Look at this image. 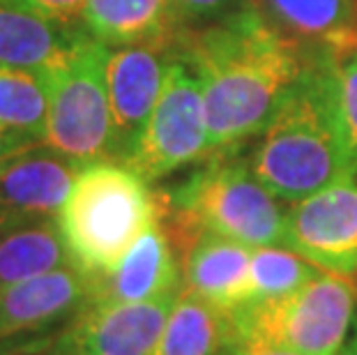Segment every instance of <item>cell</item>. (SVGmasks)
Returning a JSON list of instances; mask_svg holds the SVG:
<instances>
[{
	"label": "cell",
	"mask_w": 357,
	"mask_h": 355,
	"mask_svg": "<svg viewBox=\"0 0 357 355\" xmlns=\"http://www.w3.org/2000/svg\"><path fill=\"white\" fill-rule=\"evenodd\" d=\"M187 65L201 81L210 150L263 132L305 72L295 49L252 5L196 35Z\"/></svg>",
	"instance_id": "1"
},
{
	"label": "cell",
	"mask_w": 357,
	"mask_h": 355,
	"mask_svg": "<svg viewBox=\"0 0 357 355\" xmlns=\"http://www.w3.org/2000/svg\"><path fill=\"white\" fill-rule=\"evenodd\" d=\"M252 171L281 201L298 203L355 178L325 67L305 70L263 130Z\"/></svg>",
	"instance_id": "2"
},
{
	"label": "cell",
	"mask_w": 357,
	"mask_h": 355,
	"mask_svg": "<svg viewBox=\"0 0 357 355\" xmlns=\"http://www.w3.org/2000/svg\"><path fill=\"white\" fill-rule=\"evenodd\" d=\"M56 222L74 266L102 277L159 222V201L127 164L97 160L79 169Z\"/></svg>",
	"instance_id": "3"
},
{
	"label": "cell",
	"mask_w": 357,
	"mask_h": 355,
	"mask_svg": "<svg viewBox=\"0 0 357 355\" xmlns=\"http://www.w3.org/2000/svg\"><path fill=\"white\" fill-rule=\"evenodd\" d=\"M109 56L111 49L83 30L72 49L42 72L49 93L44 146L81 164L111 160Z\"/></svg>",
	"instance_id": "4"
},
{
	"label": "cell",
	"mask_w": 357,
	"mask_h": 355,
	"mask_svg": "<svg viewBox=\"0 0 357 355\" xmlns=\"http://www.w3.org/2000/svg\"><path fill=\"white\" fill-rule=\"evenodd\" d=\"M176 213L203 231L247 247H286L288 210L256 173L240 164H212L171 196Z\"/></svg>",
	"instance_id": "5"
},
{
	"label": "cell",
	"mask_w": 357,
	"mask_h": 355,
	"mask_svg": "<svg viewBox=\"0 0 357 355\" xmlns=\"http://www.w3.org/2000/svg\"><path fill=\"white\" fill-rule=\"evenodd\" d=\"M355 286L348 277L323 273L295 293L247 302L231 312L240 335H254L302 355H337L355 316Z\"/></svg>",
	"instance_id": "6"
},
{
	"label": "cell",
	"mask_w": 357,
	"mask_h": 355,
	"mask_svg": "<svg viewBox=\"0 0 357 355\" xmlns=\"http://www.w3.org/2000/svg\"><path fill=\"white\" fill-rule=\"evenodd\" d=\"M210 153L201 81L182 60L166 65V77L146 132L127 166L153 183Z\"/></svg>",
	"instance_id": "7"
},
{
	"label": "cell",
	"mask_w": 357,
	"mask_h": 355,
	"mask_svg": "<svg viewBox=\"0 0 357 355\" xmlns=\"http://www.w3.org/2000/svg\"><path fill=\"white\" fill-rule=\"evenodd\" d=\"M286 247L325 273L357 275V183L353 178L293 203Z\"/></svg>",
	"instance_id": "8"
},
{
	"label": "cell",
	"mask_w": 357,
	"mask_h": 355,
	"mask_svg": "<svg viewBox=\"0 0 357 355\" xmlns=\"http://www.w3.org/2000/svg\"><path fill=\"white\" fill-rule=\"evenodd\" d=\"M180 293L146 302H88L63 332L86 355H155Z\"/></svg>",
	"instance_id": "9"
},
{
	"label": "cell",
	"mask_w": 357,
	"mask_h": 355,
	"mask_svg": "<svg viewBox=\"0 0 357 355\" xmlns=\"http://www.w3.org/2000/svg\"><path fill=\"white\" fill-rule=\"evenodd\" d=\"M166 65L157 44H132L111 49L109 56V102L113 120L111 160L127 164L162 93Z\"/></svg>",
	"instance_id": "10"
},
{
	"label": "cell",
	"mask_w": 357,
	"mask_h": 355,
	"mask_svg": "<svg viewBox=\"0 0 357 355\" xmlns=\"http://www.w3.org/2000/svg\"><path fill=\"white\" fill-rule=\"evenodd\" d=\"M93 298V277L74 263L0 291V346L42 335Z\"/></svg>",
	"instance_id": "11"
},
{
	"label": "cell",
	"mask_w": 357,
	"mask_h": 355,
	"mask_svg": "<svg viewBox=\"0 0 357 355\" xmlns=\"http://www.w3.org/2000/svg\"><path fill=\"white\" fill-rule=\"evenodd\" d=\"M81 162L37 146L0 169V229L58 215Z\"/></svg>",
	"instance_id": "12"
},
{
	"label": "cell",
	"mask_w": 357,
	"mask_h": 355,
	"mask_svg": "<svg viewBox=\"0 0 357 355\" xmlns=\"http://www.w3.org/2000/svg\"><path fill=\"white\" fill-rule=\"evenodd\" d=\"M182 268L162 224H153L118 266L93 277L90 302H146L182 291Z\"/></svg>",
	"instance_id": "13"
},
{
	"label": "cell",
	"mask_w": 357,
	"mask_h": 355,
	"mask_svg": "<svg viewBox=\"0 0 357 355\" xmlns=\"http://www.w3.org/2000/svg\"><path fill=\"white\" fill-rule=\"evenodd\" d=\"M252 252L242 243L201 231L180 256L185 286L229 314L245 307L252 300Z\"/></svg>",
	"instance_id": "14"
},
{
	"label": "cell",
	"mask_w": 357,
	"mask_h": 355,
	"mask_svg": "<svg viewBox=\"0 0 357 355\" xmlns=\"http://www.w3.org/2000/svg\"><path fill=\"white\" fill-rule=\"evenodd\" d=\"M83 35L77 26L53 24L0 0V65L44 72Z\"/></svg>",
	"instance_id": "15"
},
{
	"label": "cell",
	"mask_w": 357,
	"mask_h": 355,
	"mask_svg": "<svg viewBox=\"0 0 357 355\" xmlns=\"http://www.w3.org/2000/svg\"><path fill=\"white\" fill-rule=\"evenodd\" d=\"M233 319L182 286L155 355H229Z\"/></svg>",
	"instance_id": "16"
},
{
	"label": "cell",
	"mask_w": 357,
	"mask_h": 355,
	"mask_svg": "<svg viewBox=\"0 0 357 355\" xmlns=\"http://www.w3.org/2000/svg\"><path fill=\"white\" fill-rule=\"evenodd\" d=\"M173 14L171 0H88L83 26L106 47L159 44Z\"/></svg>",
	"instance_id": "17"
},
{
	"label": "cell",
	"mask_w": 357,
	"mask_h": 355,
	"mask_svg": "<svg viewBox=\"0 0 357 355\" xmlns=\"http://www.w3.org/2000/svg\"><path fill=\"white\" fill-rule=\"evenodd\" d=\"M72 263L56 217L0 229V291Z\"/></svg>",
	"instance_id": "18"
},
{
	"label": "cell",
	"mask_w": 357,
	"mask_h": 355,
	"mask_svg": "<svg viewBox=\"0 0 357 355\" xmlns=\"http://www.w3.org/2000/svg\"><path fill=\"white\" fill-rule=\"evenodd\" d=\"M47 123L49 93L42 72L0 65V127L44 146Z\"/></svg>",
	"instance_id": "19"
},
{
	"label": "cell",
	"mask_w": 357,
	"mask_h": 355,
	"mask_svg": "<svg viewBox=\"0 0 357 355\" xmlns=\"http://www.w3.org/2000/svg\"><path fill=\"white\" fill-rule=\"evenodd\" d=\"M265 7L279 24L300 37L334 40L346 47L353 35V0H265Z\"/></svg>",
	"instance_id": "20"
},
{
	"label": "cell",
	"mask_w": 357,
	"mask_h": 355,
	"mask_svg": "<svg viewBox=\"0 0 357 355\" xmlns=\"http://www.w3.org/2000/svg\"><path fill=\"white\" fill-rule=\"evenodd\" d=\"M323 273L325 270L288 247H254L249 302L286 298Z\"/></svg>",
	"instance_id": "21"
},
{
	"label": "cell",
	"mask_w": 357,
	"mask_h": 355,
	"mask_svg": "<svg viewBox=\"0 0 357 355\" xmlns=\"http://www.w3.org/2000/svg\"><path fill=\"white\" fill-rule=\"evenodd\" d=\"M323 67L328 74L341 137L357 173V47H337L334 56Z\"/></svg>",
	"instance_id": "22"
},
{
	"label": "cell",
	"mask_w": 357,
	"mask_h": 355,
	"mask_svg": "<svg viewBox=\"0 0 357 355\" xmlns=\"http://www.w3.org/2000/svg\"><path fill=\"white\" fill-rule=\"evenodd\" d=\"M26 10L30 14L53 21V24L74 26L77 21H83V12H86L88 0H5Z\"/></svg>",
	"instance_id": "23"
},
{
	"label": "cell",
	"mask_w": 357,
	"mask_h": 355,
	"mask_svg": "<svg viewBox=\"0 0 357 355\" xmlns=\"http://www.w3.org/2000/svg\"><path fill=\"white\" fill-rule=\"evenodd\" d=\"M176 14L194 19H208V17H231L247 7L242 0H171Z\"/></svg>",
	"instance_id": "24"
},
{
	"label": "cell",
	"mask_w": 357,
	"mask_h": 355,
	"mask_svg": "<svg viewBox=\"0 0 357 355\" xmlns=\"http://www.w3.org/2000/svg\"><path fill=\"white\" fill-rule=\"evenodd\" d=\"M0 355H65V337L60 335H33L0 346Z\"/></svg>",
	"instance_id": "25"
},
{
	"label": "cell",
	"mask_w": 357,
	"mask_h": 355,
	"mask_svg": "<svg viewBox=\"0 0 357 355\" xmlns=\"http://www.w3.org/2000/svg\"><path fill=\"white\" fill-rule=\"evenodd\" d=\"M229 355H302V353L293 351V349H286V346L275 344V342H268V339L235 332Z\"/></svg>",
	"instance_id": "26"
},
{
	"label": "cell",
	"mask_w": 357,
	"mask_h": 355,
	"mask_svg": "<svg viewBox=\"0 0 357 355\" xmlns=\"http://www.w3.org/2000/svg\"><path fill=\"white\" fill-rule=\"evenodd\" d=\"M37 146H42V143L26 137V134L10 132V130H5V127H0V169H3L5 164H10L14 157L24 155Z\"/></svg>",
	"instance_id": "27"
},
{
	"label": "cell",
	"mask_w": 357,
	"mask_h": 355,
	"mask_svg": "<svg viewBox=\"0 0 357 355\" xmlns=\"http://www.w3.org/2000/svg\"><path fill=\"white\" fill-rule=\"evenodd\" d=\"M337 355H357V337L355 339H351V342H348L344 349H341Z\"/></svg>",
	"instance_id": "28"
},
{
	"label": "cell",
	"mask_w": 357,
	"mask_h": 355,
	"mask_svg": "<svg viewBox=\"0 0 357 355\" xmlns=\"http://www.w3.org/2000/svg\"><path fill=\"white\" fill-rule=\"evenodd\" d=\"M65 355H86V353H81V351H77V349H72V346L65 342Z\"/></svg>",
	"instance_id": "29"
}]
</instances>
